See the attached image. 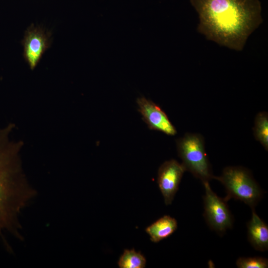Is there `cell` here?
<instances>
[{"label":"cell","instance_id":"6da1fadb","mask_svg":"<svg viewBox=\"0 0 268 268\" xmlns=\"http://www.w3.org/2000/svg\"><path fill=\"white\" fill-rule=\"evenodd\" d=\"M197 11L198 31L207 39L236 51L243 50L263 22L259 0H190Z\"/></svg>","mask_w":268,"mask_h":268},{"label":"cell","instance_id":"7a4b0ae2","mask_svg":"<svg viewBox=\"0 0 268 268\" xmlns=\"http://www.w3.org/2000/svg\"><path fill=\"white\" fill-rule=\"evenodd\" d=\"M15 126L0 128V232L11 221L33 194L21 166V141L10 137Z\"/></svg>","mask_w":268,"mask_h":268},{"label":"cell","instance_id":"3957f363","mask_svg":"<svg viewBox=\"0 0 268 268\" xmlns=\"http://www.w3.org/2000/svg\"><path fill=\"white\" fill-rule=\"evenodd\" d=\"M214 179L220 182L226 189L228 201L231 198L239 200L254 209L263 195V191L250 172L240 166L225 168L220 176Z\"/></svg>","mask_w":268,"mask_h":268},{"label":"cell","instance_id":"277c9868","mask_svg":"<svg viewBox=\"0 0 268 268\" xmlns=\"http://www.w3.org/2000/svg\"><path fill=\"white\" fill-rule=\"evenodd\" d=\"M176 144L178 155L186 171H190L202 183L214 179L201 135L186 134L177 140Z\"/></svg>","mask_w":268,"mask_h":268},{"label":"cell","instance_id":"5b68a950","mask_svg":"<svg viewBox=\"0 0 268 268\" xmlns=\"http://www.w3.org/2000/svg\"><path fill=\"white\" fill-rule=\"evenodd\" d=\"M205 189L203 196V216L209 227L222 234L233 226V218L226 201L216 195L211 190L208 182H203Z\"/></svg>","mask_w":268,"mask_h":268},{"label":"cell","instance_id":"8992f818","mask_svg":"<svg viewBox=\"0 0 268 268\" xmlns=\"http://www.w3.org/2000/svg\"><path fill=\"white\" fill-rule=\"evenodd\" d=\"M51 42V33L40 27L31 25L25 31L22 41L23 56L31 70L37 66Z\"/></svg>","mask_w":268,"mask_h":268},{"label":"cell","instance_id":"52a82bcc","mask_svg":"<svg viewBox=\"0 0 268 268\" xmlns=\"http://www.w3.org/2000/svg\"><path fill=\"white\" fill-rule=\"evenodd\" d=\"M185 171L182 164L174 159L164 162L159 168L157 183L166 205L171 204Z\"/></svg>","mask_w":268,"mask_h":268},{"label":"cell","instance_id":"ba28073f","mask_svg":"<svg viewBox=\"0 0 268 268\" xmlns=\"http://www.w3.org/2000/svg\"><path fill=\"white\" fill-rule=\"evenodd\" d=\"M136 103L142 120L150 130L160 131L170 135L176 134L175 127L159 106L143 97L137 98Z\"/></svg>","mask_w":268,"mask_h":268},{"label":"cell","instance_id":"9c48e42d","mask_svg":"<svg viewBox=\"0 0 268 268\" xmlns=\"http://www.w3.org/2000/svg\"><path fill=\"white\" fill-rule=\"evenodd\" d=\"M252 209L251 219L247 223L248 238L252 246L257 251L268 249V226Z\"/></svg>","mask_w":268,"mask_h":268},{"label":"cell","instance_id":"30bf717a","mask_svg":"<svg viewBox=\"0 0 268 268\" xmlns=\"http://www.w3.org/2000/svg\"><path fill=\"white\" fill-rule=\"evenodd\" d=\"M177 220L169 215L160 218L145 229L150 240L158 243L171 235L177 229Z\"/></svg>","mask_w":268,"mask_h":268},{"label":"cell","instance_id":"8fae6325","mask_svg":"<svg viewBox=\"0 0 268 268\" xmlns=\"http://www.w3.org/2000/svg\"><path fill=\"white\" fill-rule=\"evenodd\" d=\"M146 263L144 256L134 249H125L118 262L120 268H144Z\"/></svg>","mask_w":268,"mask_h":268},{"label":"cell","instance_id":"7c38bea8","mask_svg":"<svg viewBox=\"0 0 268 268\" xmlns=\"http://www.w3.org/2000/svg\"><path fill=\"white\" fill-rule=\"evenodd\" d=\"M254 134L256 139L268 150V115L266 112L259 113L255 118Z\"/></svg>","mask_w":268,"mask_h":268},{"label":"cell","instance_id":"4fadbf2b","mask_svg":"<svg viewBox=\"0 0 268 268\" xmlns=\"http://www.w3.org/2000/svg\"><path fill=\"white\" fill-rule=\"evenodd\" d=\"M236 264L239 268H267L268 260L260 257H241L237 259Z\"/></svg>","mask_w":268,"mask_h":268}]
</instances>
